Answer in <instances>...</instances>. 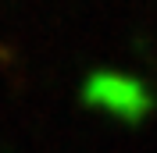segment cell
<instances>
[{
    "label": "cell",
    "mask_w": 157,
    "mask_h": 153,
    "mask_svg": "<svg viewBox=\"0 0 157 153\" xmlns=\"http://www.w3.org/2000/svg\"><path fill=\"white\" fill-rule=\"evenodd\" d=\"M86 100L118 121H139L150 110V96L143 89V82L125 75H93L86 86Z\"/></svg>",
    "instance_id": "cell-1"
}]
</instances>
